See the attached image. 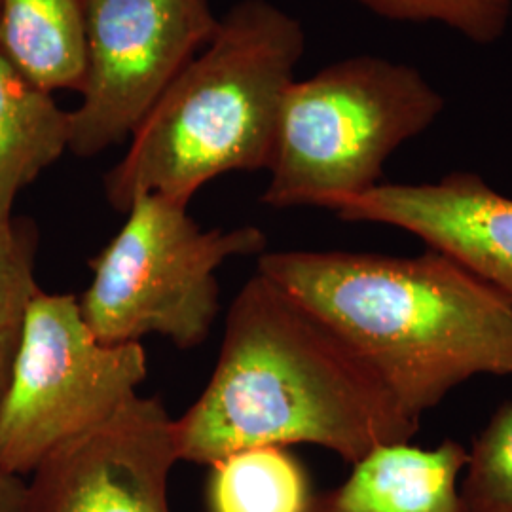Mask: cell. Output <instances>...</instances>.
Listing matches in <instances>:
<instances>
[{"mask_svg":"<svg viewBox=\"0 0 512 512\" xmlns=\"http://www.w3.org/2000/svg\"><path fill=\"white\" fill-rule=\"evenodd\" d=\"M348 340L256 272L234 298L209 384L173 420L179 461L211 465L255 446H321L357 463L420 431Z\"/></svg>","mask_w":512,"mask_h":512,"instance_id":"6da1fadb","label":"cell"},{"mask_svg":"<svg viewBox=\"0 0 512 512\" xmlns=\"http://www.w3.org/2000/svg\"><path fill=\"white\" fill-rule=\"evenodd\" d=\"M256 272L340 332L414 420L475 376H512L511 298L439 251H283Z\"/></svg>","mask_w":512,"mask_h":512,"instance_id":"7a4b0ae2","label":"cell"},{"mask_svg":"<svg viewBox=\"0 0 512 512\" xmlns=\"http://www.w3.org/2000/svg\"><path fill=\"white\" fill-rule=\"evenodd\" d=\"M304 46L300 21L281 8L268 0L236 4L105 175L110 205L126 213L145 194L190 205L219 175L268 169Z\"/></svg>","mask_w":512,"mask_h":512,"instance_id":"3957f363","label":"cell"},{"mask_svg":"<svg viewBox=\"0 0 512 512\" xmlns=\"http://www.w3.org/2000/svg\"><path fill=\"white\" fill-rule=\"evenodd\" d=\"M444 99L403 63L359 55L294 80L262 202L336 209L380 184L387 158L429 128Z\"/></svg>","mask_w":512,"mask_h":512,"instance_id":"277c9868","label":"cell"},{"mask_svg":"<svg viewBox=\"0 0 512 512\" xmlns=\"http://www.w3.org/2000/svg\"><path fill=\"white\" fill-rule=\"evenodd\" d=\"M128 220L90 260L93 279L78 300L103 344H141L150 334L179 349L202 346L219 315L217 270L232 256L260 255L256 226L203 230L186 203L139 196Z\"/></svg>","mask_w":512,"mask_h":512,"instance_id":"5b68a950","label":"cell"},{"mask_svg":"<svg viewBox=\"0 0 512 512\" xmlns=\"http://www.w3.org/2000/svg\"><path fill=\"white\" fill-rule=\"evenodd\" d=\"M147 374L143 344L99 342L74 294L40 289L0 399V467L31 475L139 395Z\"/></svg>","mask_w":512,"mask_h":512,"instance_id":"8992f818","label":"cell"},{"mask_svg":"<svg viewBox=\"0 0 512 512\" xmlns=\"http://www.w3.org/2000/svg\"><path fill=\"white\" fill-rule=\"evenodd\" d=\"M82 103L69 112V152L92 158L133 135L219 19L211 0H84Z\"/></svg>","mask_w":512,"mask_h":512,"instance_id":"52a82bcc","label":"cell"},{"mask_svg":"<svg viewBox=\"0 0 512 512\" xmlns=\"http://www.w3.org/2000/svg\"><path fill=\"white\" fill-rule=\"evenodd\" d=\"M177 463L162 399L135 395L38 465L27 482V512H171L167 488Z\"/></svg>","mask_w":512,"mask_h":512,"instance_id":"ba28073f","label":"cell"},{"mask_svg":"<svg viewBox=\"0 0 512 512\" xmlns=\"http://www.w3.org/2000/svg\"><path fill=\"white\" fill-rule=\"evenodd\" d=\"M334 213L410 232L512 300V198L475 173L456 171L437 183L378 184Z\"/></svg>","mask_w":512,"mask_h":512,"instance_id":"9c48e42d","label":"cell"},{"mask_svg":"<svg viewBox=\"0 0 512 512\" xmlns=\"http://www.w3.org/2000/svg\"><path fill=\"white\" fill-rule=\"evenodd\" d=\"M465 461L458 440L385 444L353 463L342 484L313 495L310 512H467L459 490Z\"/></svg>","mask_w":512,"mask_h":512,"instance_id":"30bf717a","label":"cell"},{"mask_svg":"<svg viewBox=\"0 0 512 512\" xmlns=\"http://www.w3.org/2000/svg\"><path fill=\"white\" fill-rule=\"evenodd\" d=\"M0 54L44 92H80L86 73L84 0H0Z\"/></svg>","mask_w":512,"mask_h":512,"instance_id":"8fae6325","label":"cell"},{"mask_svg":"<svg viewBox=\"0 0 512 512\" xmlns=\"http://www.w3.org/2000/svg\"><path fill=\"white\" fill-rule=\"evenodd\" d=\"M69 150V112L0 54V222L19 192Z\"/></svg>","mask_w":512,"mask_h":512,"instance_id":"7c38bea8","label":"cell"},{"mask_svg":"<svg viewBox=\"0 0 512 512\" xmlns=\"http://www.w3.org/2000/svg\"><path fill=\"white\" fill-rule=\"evenodd\" d=\"M209 467L207 512H310V475L283 446L245 448Z\"/></svg>","mask_w":512,"mask_h":512,"instance_id":"4fadbf2b","label":"cell"},{"mask_svg":"<svg viewBox=\"0 0 512 512\" xmlns=\"http://www.w3.org/2000/svg\"><path fill=\"white\" fill-rule=\"evenodd\" d=\"M38 232L27 219L0 222V399L8 385L14 359L37 296Z\"/></svg>","mask_w":512,"mask_h":512,"instance_id":"5bb4252c","label":"cell"},{"mask_svg":"<svg viewBox=\"0 0 512 512\" xmlns=\"http://www.w3.org/2000/svg\"><path fill=\"white\" fill-rule=\"evenodd\" d=\"M459 490L467 512H512V401L495 410L467 450Z\"/></svg>","mask_w":512,"mask_h":512,"instance_id":"9a60e30c","label":"cell"},{"mask_svg":"<svg viewBox=\"0 0 512 512\" xmlns=\"http://www.w3.org/2000/svg\"><path fill=\"white\" fill-rule=\"evenodd\" d=\"M370 12L397 21H439L476 44L505 33L512 0H357Z\"/></svg>","mask_w":512,"mask_h":512,"instance_id":"2e32d148","label":"cell"},{"mask_svg":"<svg viewBox=\"0 0 512 512\" xmlns=\"http://www.w3.org/2000/svg\"><path fill=\"white\" fill-rule=\"evenodd\" d=\"M0 512H27V482L0 467Z\"/></svg>","mask_w":512,"mask_h":512,"instance_id":"e0dca14e","label":"cell"}]
</instances>
